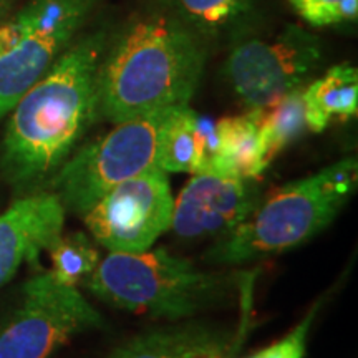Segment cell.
Masks as SVG:
<instances>
[{
	"label": "cell",
	"instance_id": "8fae6325",
	"mask_svg": "<svg viewBox=\"0 0 358 358\" xmlns=\"http://www.w3.org/2000/svg\"><path fill=\"white\" fill-rule=\"evenodd\" d=\"M66 209L53 191H37L17 199L0 214V285L24 262H35L65 226Z\"/></svg>",
	"mask_w": 358,
	"mask_h": 358
},
{
	"label": "cell",
	"instance_id": "4fadbf2b",
	"mask_svg": "<svg viewBox=\"0 0 358 358\" xmlns=\"http://www.w3.org/2000/svg\"><path fill=\"white\" fill-rule=\"evenodd\" d=\"M234 342L229 330L186 322L136 335L106 358H229Z\"/></svg>",
	"mask_w": 358,
	"mask_h": 358
},
{
	"label": "cell",
	"instance_id": "2e32d148",
	"mask_svg": "<svg viewBox=\"0 0 358 358\" xmlns=\"http://www.w3.org/2000/svg\"><path fill=\"white\" fill-rule=\"evenodd\" d=\"M204 40L245 25L256 0H156Z\"/></svg>",
	"mask_w": 358,
	"mask_h": 358
},
{
	"label": "cell",
	"instance_id": "7a4b0ae2",
	"mask_svg": "<svg viewBox=\"0 0 358 358\" xmlns=\"http://www.w3.org/2000/svg\"><path fill=\"white\" fill-rule=\"evenodd\" d=\"M204 65L206 40L155 3L108 37L98 75V116L120 123L189 105Z\"/></svg>",
	"mask_w": 358,
	"mask_h": 358
},
{
	"label": "cell",
	"instance_id": "8992f818",
	"mask_svg": "<svg viewBox=\"0 0 358 358\" xmlns=\"http://www.w3.org/2000/svg\"><path fill=\"white\" fill-rule=\"evenodd\" d=\"M171 108L115 123L105 136L66 159L52 179L66 211L83 216L106 192L156 164L159 129Z\"/></svg>",
	"mask_w": 358,
	"mask_h": 358
},
{
	"label": "cell",
	"instance_id": "9a60e30c",
	"mask_svg": "<svg viewBox=\"0 0 358 358\" xmlns=\"http://www.w3.org/2000/svg\"><path fill=\"white\" fill-rule=\"evenodd\" d=\"M216 128L219 150L208 174L259 179L267 168L262 159L256 111L217 120Z\"/></svg>",
	"mask_w": 358,
	"mask_h": 358
},
{
	"label": "cell",
	"instance_id": "277c9868",
	"mask_svg": "<svg viewBox=\"0 0 358 358\" xmlns=\"http://www.w3.org/2000/svg\"><path fill=\"white\" fill-rule=\"evenodd\" d=\"M244 280L204 272L166 249L110 252L83 282L108 306L153 319L185 320L222 306Z\"/></svg>",
	"mask_w": 358,
	"mask_h": 358
},
{
	"label": "cell",
	"instance_id": "9c48e42d",
	"mask_svg": "<svg viewBox=\"0 0 358 358\" xmlns=\"http://www.w3.org/2000/svg\"><path fill=\"white\" fill-rule=\"evenodd\" d=\"M320 62L319 38L287 25L274 37L237 42L226 62V75L244 105L256 110L303 87Z\"/></svg>",
	"mask_w": 358,
	"mask_h": 358
},
{
	"label": "cell",
	"instance_id": "e0dca14e",
	"mask_svg": "<svg viewBox=\"0 0 358 358\" xmlns=\"http://www.w3.org/2000/svg\"><path fill=\"white\" fill-rule=\"evenodd\" d=\"M262 159L266 168L307 131L303 87L295 88L264 108H256Z\"/></svg>",
	"mask_w": 358,
	"mask_h": 358
},
{
	"label": "cell",
	"instance_id": "6da1fadb",
	"mask_svg": "<svg viewBox=\"0 0 358 358\" xmlns=\"http://www.w3.org/2000/svg\"><path fill=\"white\" fill-rule=\"evenodd\" d=\"M106 42L105 29L80 37L15 103L0 150V168L12 185L37 186L55 176L96 120Z\"/></svg>",
	"mask_w": 358,
	"mask_h": 358
},
{
	"label": "cell",
	"instance_id": "52a82bcc",
	"mask_svg": "<svg viewBox=\"0 0 358 358\" xmlns=\"http://www.w3.org/2000/svg\"><path fill=\"white\" fill-rule=\"evenodd\" d=\"M103 327L77 287L42 272L25 282L19 306L0 324V358H52L73 337Z\"/></svg>",
	"mask_w": 358,
	"mask_h": 358
},
{
	"label": "cell",
	"instance_id": "5b68a950",
	"mask_svg": "<svg viewBox=\"0 0 358 358\" xmlns=\"http://www.w3.org/2000/svg\"><path fill=\"white\" fill-rule=\"evenodd\" d=\"M103 0H29L0 24V120L70 47Z\"/></svg>",
	"mask_w": 358,
	"mask_h": 358
},
{
	"label": "cell",
	"instance_id": "ac0fdd59",
	"mask_svg": "<svg viewBox=\"0 0 358 358\" xmlns=\"http://www.w3.org/2000/svg\"><path fill=\"white\" fill-rule=\"evenodd\" d=\"M47 252L52 259V275L71 287L83 284L101 261L98 244L82 231L62 232Z\"/></svg>",
	"mask_w": 358,
	"mask_h": 358
},
{
	"label": "cell",
	"instance_id": "ba28073f",
	"mask_svg": "<svg viewBox=\"0 0 358 358\" xmlns=\"http://www.w3.org/2000/svg\"><path fill=\"white\" fill-rule=\"evenodd\" d=\"M174 199L166 171L151 164L106 192L83 214L93 241L110 252H143L173 221Z\"/></svg>",
	"mask_w": 358,
	"mask_h": 358
},
{
	"label": "cell",
	"instance_id": "3957f363",
	"mask_svg": "<svg viewBox=\"0 0 358 358\" xmlns=\"http://www.w3.org/2000/svg\"><path fill=\"white\" fill-rule=\"evenodd\" d=\"M357 186L358 163L348 156L310 176L275 187L206 252V261L244 264L306 244L337 219Z\"/></svg>",
	"mask_w": 358,
	"mask_h": 358
},
{
	"label": "cell",
	"instance_id": "d6986e66",
	"mask_svg": "<svg viewBox=\"0 0 358 358\" xmlns=\"http://www.w3.org/2000/svg\"><path fill=\"white\" fill-rule=\"evenodd\" d=\"M303 20L315 27L338 25L357 19L358 0H289Z\"/></svg>",
	"mask_w": 358,
	"mask_h": 358
},
{
	"label": "cell",
	"instance_id": "30bf717a",
	"mask_svg": "<svg viewBox=\"0 0 358 358\" xmlns=\"http://www.w3.org/2000/svg\"><path fill=\"white\" fill-rule=\"evenodd\" d=\"M264 196L257 178L194 174L174 201L169 231L181 239L226 236Z\"/></svg>",
	"mask_w": 358,
	"mask_h": 358
},
{
	"label": "cell",
	"instance_id": "ffe728a7",
	"mask_svg": "<svg viewBox=\"0 0 358 358\" xmlns=\"http://www.w3.org/2000/svg\"><path fill=\"white\" fill-rule=\"evenodd\" d=\"M320 302H317L313 306L306 317H303L301 324L295 329L285 335L284 338L277 340L275 343L268 345L267 348H262L254 355L245 357V358H303L307 350V338L308 332H310V327L315 320L317 312H319Z\"/></svg>",
	"mask_w": 358,
	"mask_h": 358
},
{
	"label": "cell",
	"instance_id": "5bb4252c",
	"mask_svg": "<svg viewBox=\"0 0 358 358\" xmlns=\"http://www.w3.org/2000/svg\"><path fill=\"white\" fill-rule=\"evenodd\" d=\"M307 129L320 133L334 122L350 120L358 111V71L352 65H335L324 77L303 87Z\"/></svg>",
	"mask_w": 358,
	"mask_h": 358
},
{
	"label": "cell",
	"instance_id": "44dd1931",
	"mask_svg": "<svg viewBox=\"0 0 358 358\" xmlns=\"http://www.w3.org/2000/svg\"><path fill=\"white\" fill-rule=\"evenodd\" d=\"M13 0H0V24L7 19V13L10 10Z\"/></svg>",
	"mask_w": 358,
	"mask_h": 358
},
{
	"label": "cell",
	"instance_id": "7c38bea8",
	"mask_svg": "<svg viewBox=\"0 0 358 358\" xmlns=\"http://www.w3.org/2000/svg\"><path fill=\"white\" fill-rule=\"evenodd\" d=\"M216 122L189 108L174 106L161 124L156 164L166 173H209L217 156Z\"/></svg>",
	"mask_w": 358,
	"mask_h": 358
}]
</instances>
